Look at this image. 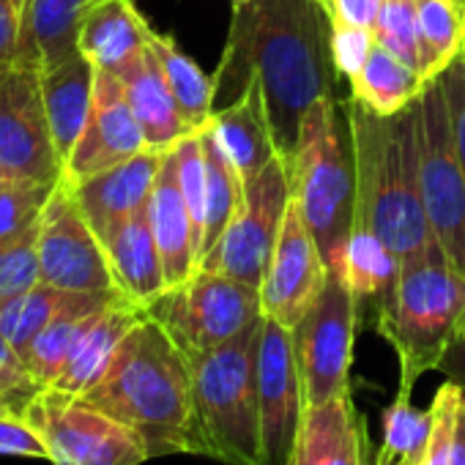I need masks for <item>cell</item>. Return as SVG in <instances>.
<instances>
[{"instance_id":"1","label":"cell","mask_w":465,"mask_h":465,"mask_svg":"<svg viewBox=\"0 0 465 465\" xmlns=\"http://www.w3.org/2000/svg\"><path fill=\"white\" fill-rule=\"evenodd\" d=\"M334 17L321 0H244L232 4L227 45L213 74V110L236 102L258 80L272 134L288 162L302 118L323 96H337Z\"/></svg>"},{"instance_id":"2","label":"cell","mask_w":465,"mask_h":465,"mask_svg":"<svg viewBox=\"0 0 465 465\" xmlns=\"http://www.w3.org/2000/svg\"><path fill=\"white\" fill-rule=\"evenodd\" d=\"M83 400L137 432L148 457L200 454L192 361L151 315L126 334L113 364Z\"/></svg>"},{"instance_id":"3","label":"cell","mask_w":465,"mask_h":465,"mask_svg":"<svg viewBox=\"0 0 465 465\" xmlns=\"http://www.w3.org/2000/svg\"><path fill=\"white\" fill-rule=\"evenodd\" d=\"M342 110L353 156V227L378 232L400 263L438 252L419 186L416 102L391 118L353 96Z\"/></svg>"},{"instance_id":"4","label":"cell","mask_w":465,"mask_h":465,"mask_svg":"<svg viewBox=\"0 0 465 465\" xmlns=\"http://www.w3.org/2000/svg\"><path fill=\"white\" fill-rule=\"evenodd\" d=\"M378 334L397 353V391L411 394L465 334V274L440 250L400 263L391 288L378 299Z\"/></svg>"},{"instance_id":"5","label":"cell","mask_w":465,"mask_h":465,"mask_svg":"<svg viewBox=\"0 0 465 465\" xmlns=\"http://www.w3.org/2000/svg\"><path fill=\"white\" fill-rule=\"evenodd\" d=\"M263 318L230 342L192 359L200 454L224 465H266L258 397V345Z\"/></svg>"},{"instance_id":"6","label":"cell","mask_w":465,"mask_h":465,"mask_svg":"<svg viewBox=\"0 0 465 465\" xmlns=\"http://www.w3.org/2000/svg\"><path fill=\"white\" fill-rule=\"evenodd\" d=\"M288 175L291 197L302 208L329 272L337 274L353 230V156L337 96H323L304 113Z\"/></svg>"},{"instance_id":"7","label":"cell","mask_w":465,"mask_h":465,"mask_svg":"<svg viewBox=\"0 0 465 465\" xmlns=\"http://www.w3.org/2000/svg\"><path fill=\"white\" fill-rule=\"evenodd\" d=\"M145 310L189 361L230 342L263 318L258 288L200 266L186 282L167 288Z\"/></svg>"},{"instance_id":"8","label":"cell","mask_w":465,"mask_h":465,"mask_svg":"<svg viewBox=\"0 0 465 465\" xmlns=\"http://www.w3.org/2000/svg\"><path fill=\"white\" fill-rule=\"evenodd\" d=\"M419 186L432 242L465 274V170L454 145L440 80H430L416 99Z\"/></svg>"},{"instance_id":"9","label":"cell","mask_w":465,"mask_h":465,"mask_svg":"<svg viewBox=\"0 0 465 465\" xmlns=\"http://www.w3.org/2000/svg\"><path fill=\"white\" fill-rule=\"evenodd\" d=\"M23 419L47 443L53 465H140L151 460L137 432L58 389H42L23 408Z\"/></svg>"},{"instance_id":"10","label":"cell","mask_w":465,"mask_h":465,"mask_svg":"<svg viewBox=\"0 0 465 465\" xmlns=\"http://www.w3.org/2000/svg\"><path fill=\"white\" fill-rule=\"evenodd\" d=\"M359 329V299L340 274L329 272L326 288L293 334L304 408L351 391V364Z\"/></svg>"},{"instance_id":"11","label":"cell","mask_w":465,"mask_h":465,"mask_svg":"<svg viewBox=\"0 0 465 465\" xmlns=\"http://www.w3.org/2000/svg\"><path fill=\"white\" fill-rule=\"evenodd\" d=\"M291 203L288 162L277 156L252 181L244 183V200L216 247L200 261V269L227 274L261 291L280 227Z\"/></svg>"},{"instance_id":"12","label":"cell","mask_w":465,"mask_h":465,"mask_svg":"<svg viewBox=\"0 0 465 465\" xmlns=\"http://www.w3.org/2000/svg\"><path fill=\"white\" fill-rule=\"evenodd\" d=\"M39 280L74 293L118 291L102 239L80 211L72 189L61 181L45 205L36 236Z\"/></svg>"},{"instance_id":"13","label":"cell","mask_w":465,"mask_h":465,"mask_svg":"<svg viewBox=\"0 0 465 465\" xmlns=\"http://www.w3.org/2000/svg\"><path fill=\"white\" fill-rule=\"evenodd\" d=\"M0 175L58 183L64 162L55 151L39 69L15 66L0 83Z\"/></svg>"},{"instance_id":"14","label":"cell","mask_w":465,"mask_h":465,"mask_svg":"<svg viewBox=\"0 0 465 465\" xmlns=\"http://www.w3.org/2000/svg\"><path fill=\"white\" fill-rule=\"evenodd\" d=\"M326 280L329 266L323 252L302 216V208L291 197L266 277L261 282L263 315L285 329H296L323 293Z\"/></svg>"},{"instance_id":"15","label":"cell","mask_w":465,"mask_h":465,"mask_svg":"<svg viewBox=\"0 0 465 465\" xmlns=\"http://www.w3.org/2000/svg\"><path fill=\"white\" fill-rule=\"evenodd\" d=\"M258 397L266 465H291L304 413V391L291 329L263 318L258 345Z\"/></svg>"},{"instance_id":"16","label":"cell","mask_w":465,"mask_h":465,"mask_svg":"<svg viewBox=\"0 0 465 465\" xmlns=\"http://www.w3.org/2000/svg\"><path fill=\"white\" fill-rule=\"evenodd\" d=\"M143 151H148V143L126 102L121 80L110 72L96 69L91 115L72 156L64 164V181L80 183Z\"/></svg>"},{"instance_id":"17","label":"cell","mask_w":465,"mask_h":465,"mask_svg":"<svg viewBox=\"0 0 465 465\" xmlns=\"http://www.w3.org/2000/svg\"><path fill=\"white\" fill-rule=\"evenodd\" d=\"M162 156H164V151L148 148L110 170H102V173L80 181V183H66L99 239L121 219H126L134 211L148 205Z\"/></svg>"},{"instance_id":"18","label":"cell","mask_w":465,"mask_h":465,"mask_svg":"<svg viewBox=\"0 0 465 465\" xmlns=\"http://www.w3.org/2000/svg\"><path fill=\"white\" fill-rule=\"evenodd\" d=\"M291 465H367V424L351 391L304 408Z\"/></svg>"},{"instance_id":"19","label":"cell","mask_w":465,"mask_h":465,"mask_svg":"<svg viewBox=\"0 0 465 465\" xmlns=\"http://www.w3.org/2000/svg\"><path fill=\"white\" fill-rule=\"evenodd\" d=\"M148 222L153 230V239L162 255L167 288L186 282L200 263L197 252V232L178 183V162L175 151H164L153 192L148 197Z\"/></svg>"},{"instance_id":"20","label":"cell","mask_w":465,"mask_h":465,"mask_svg":"<svg viewBox=\"0 0 465 465\" xmlns=\"http://www.w3.org/2000/svg\"><path fill=\"white\" fill-rule=\"evenodd\" d=\"M145 315H148V310L129 302L126 296L110 302L107 307L94 312L88 326L83 329L80 340L74 342L61 375L47 389H58V391L74 394V397H83L85 391H91L102 381L107 367L113 364L126 334Z\"/></svg>"},{"instance_id":"21","label":"cell","mask_w":465,"mask_h":465,"mask_svg":"<svg viewBox=\"0 0 465 465\" xmlns=\"http://www.w3.org/2000/svg\"><path fill=\"white\" fill-rule=\"evenodd\" d=\"M205 129L211 132L222 153L230 159V164L236 167L244 183L280 156L269 124L263 88L258 80H252L236 102L213 110Z\"/></svg>"},{"instance_id":"22","label":"cell","mask_w":465,"mask_h":465,"mask_svg":"<svg viewBox=\"0 0 465 465\" xmlns=\"http://www.w3.org/2000/svg\"><path fill=\"white\" fill-rule=\"evenodd\" d=\"M115 288L134 304L148 307L167 291L162 255L148 222V205L121 219L102 236Z\"/></svg>"},{"instance_id":"23","label":"cell","mask_w":465,"mask_h":465,"mask_svg":"<svg viewBox=\"0 0 465 465\" xmlns=\"http://www.w3.org/2000/svg\"><path fill=\"white\" fill-rule=\"evenodd\" d=\"M151 25L132 0H99L80 25V53L99 69L121 77L148 53Z\"/></svg>"},{"instance_id":"24","label":"cell","mask_w":465,"mask_h":465,"mask_svg":"<svg viewBox=\"0 0 465 465\" xmlns=\"http://www.w3.org/2000/svg\"><path fill=\"white\" fill-rule=\"evenodd\" d=\"M39 74H42V96H45L53 143L61 162L66 164L91 115L96 66L83 53H74L72 58L50 69H42Z\"/></svg>"},{"instance_id":"25","label":"cell","mask_w":465,"mask_h":465,"mask_svg":"<svg viewBox=\"0 0 465 465\" xmlns=\"http://www.w3.org/2000/svg\"><path fill=\"white\" fill-rule=\"evenodd\" d=\"M99 0H28L15 66L50 69L80 53V25Z\"/></svg>"},{"instance_id":"26","label":"cell","mask_w":465,"mask_h":465,"mask_svg":"<svg viewBox=\"0 0 465 465\" xmlns=\"http://www.w3.org/2000/svg\"><path fill=\"white\" fill-rule=\"evenodd\" d=\"M118 80L151 151H170L181 137L192 134V129L183 124L178 113V104L151 47Z\"/></svg>"},{"instance_id":"27","label":"cell","mask_w":465,"mask_h":465,"mask_svg":"<svg viewBox=\"0 0 465 465\" xmlns=\"http://www.w3.org/2000/svg\"><path fill=\"white\" fill-rule=\"evenodd\" d=\"M121 291H110V293H77L74 302L61 310L31 342L28 353H25V367L31 372V378L47 389L53 386V381L61 375L74 342L80 340L83 329L88 326L91 315L99 312L102 307H107L110 302L121 299Z\"/></svg>"},{"instance_id":"28","label":"cell","mask_w":465,"mask_h":465,"mask_svg":"<svg viewBox=\"0 0 465 465\" xmlns=\"http://www.w3.org/2000/svg\"><path fill=\"white\" fill-rule=\"evenodd\" d=\"M424 85L427 80L413 66H408L375 42L367 64L351 80V96L370 107L375 115L391 118L408 110L421 96Z\"/></svg>"},{"instance_id":"29","label":"cell","mask_w":465,"mask_h":465,"mask_svg":"<svg viewBox=\"0 0 465 465\" xmlns=\"http://www.w3.org/2000/svg\"><path fill=\"white\" fill-rule=\"evenodd\" d=\"M148 47L153 53V58L162 66V74L170 85V94L178 104V113L183 118V124L192 132H200L211 115H213V77H208L170 36L151 31L148 36Z\"/></svg>"},{"instance_id":"30","label":"cell","mask_w":465,"mask_h":465,"mask_svg":"<svg viewBox=\"0 0 465 465\" xmlns=\"http://www.w3.org/2000/svg\"><path fill=\"white\" fill-rule=\"evenodd\" d=\"M419 74L440 77L465 50V6L460 0H416Z\"/></svg>"},{"instance_id":"31","label":"cell","mask_w":465,"mask_h":465,"mask_svg":"<svg viewBox=\"0 0 465 465\" xmlns=\"http://www.w3.org/2000/svg\"><path fill=\"white\" fill-rule=\"evenodd\" d=\"M200 137L205 153V213H203V239H200V261H203L216 247L222 232L230 227L232 216L239 213L244 200V181L205 126L200 129Z\"/></svg>"},{"instance_id":"32","label":"cell","mask_w":465,"mask_h":465,"mask_svg":"<svg viewBox=\"0 0 465 465\" xmlns=\"http://www.w3.org/2000/svg\"><path fill=\"white\" fill-rule=\"evenodd\" d=\"M397 272H400V261L394 258V252L386 247V242L378 232L367 227L351 230V239L342 255V269L337 274L345 280V285L353 291L359 302L381 299L391 288Z\"/></svg>"},{"instance_id":"33","label":"cell","mask_w":465,"mask_h":465,"mask_svg":"<svg viewBox=\"0 0 465 465\" xmlns=\"http://www.w3.org/2000/svg\"><path fill=\"white\" fill-rule=\"evenodd\" d=\"M74 291H61L53 285H34L31 291H25L23 296L6 302L0 307V331L6 334L9 345L20 353V359L25 361V353L31 348V342L36 340V334L61 312L74 302Z\"/></svg>"},{"instance_id":"34","label":"cell","mask_w":465,"mask_h":465,"mask_svg":"<svg viewBox=\"0 0 465 465\" xmlns=\"http://www.w3.org/2000/svg\"><path fill=\"white\" fill-rule=\"evenodd\" d=\"M430 435L421 465H465V397L454 381H446L427 411Z\"/></svg>"},{"instance_id":"35","label":"cell","mask_w":465,"mask_h":465,"mask_svg":"<svg viewBox=\"0 0 465 465\" xmlns=\"http://www.w3.org/2000/svg\"><path fill=\"white\" fill-rule=\"evenodd\" d=\"M58 183L0 175V244H9L39 227L45 205Z\"/></svg>"},{"instance_id":"36","label":"cell","mask_w":465,"mask_h":465,"mask_svg":"<svg viewBox=\"0 0 465 465\" xmlns=\"http://www.w3.org/2000/svg\"><path fill=\"white\" fill-rule=\"evenodd\" d=\"M430 435V416L416 411L408 391H397L383 413V446L391 454H413L421 460Z\"/></svg>"},{"instance_id":"37","label":"cell","mask_w":465,"mask_h":465,"mask_svg":"<svg viewBox=\"0 0 465 465\" xmlns=\"http://www.w3.org/2000/svg\"><path fill=\"white\" fill-rule=\"evenodd\" d=\"M375 42L391 55L419 72V34H416V0H386L372 28Z\"/></svg>"},{"instance_id":"38","label":"cell","mask_w":465,"mask_h":465,"mask_svg":"<svg viewBox=\"0 0 465 465\" xmlns=\"http://www.w3.org/2000/svg\"><path fill=\"white\" fill-rule=\"evenodd\" d=\"M36 236H39V227L9 244H0V307L42 282Z\"/></svg>"},{"instance_id":"39","label":"cell","mask_w":465,"mask_h":465,"mask_svg":"<svg viewBox=\"0 0 465 465\" xmlns=\"http://www.w3.org/2000/svg\"><path fill=\"white\" fill-rule=\"evenodd\" d=\"M331 47H334V64H337L340 77H348V83H351L367 64V58L375 47V34H372V28L348 25V23L334 20Z\"/></svg>"},{"instance_id":"40","label":"cell","mask_w":465,"mask_h":465,"mask_svg":"<svg viewBox=\"0 0 465 465\" xmlns=\"http://www.w3.org/2000/svg\"><path fill=\"white\" fill-rule=\"evenodd\" d=\"M440 88L449 104V121H451V134L454 145L465 170V55H460L440 77Z\"/></svg>"},{"instance_id":"41","label":"cell","mask_w":465,"mask_h":465,"mask_svg":"<svg viewBox=\"0 0 465 465\" xmlns=\"http://www.w3.org/2000/svg\"><path fill=\"white\" fill-rule=\"evenodd\" d=\"M0 454L50 460L47 443L23 416H0Z\"/></svg>"},{"instance_id":"42","label":"cell","mask_w":465,"mask_h":465,"mask_svg":"<svg viewBox=\"0 0 465 465\" xmlns=\"http://www.w3.org/2000/svg\"><path fill=\"white\" fill-rule=\"evenodd\" d=\"M28 0H0V64H17Z\"/></svg>"},{"instance_id":"43","label":"cell","mask_w":465,"mask_h":465,"mask_svg":"<svg viewBox=\"0 0 465 465\" xmlns=\"http://www.w3.org/2000/svg\"><path fill=\"white\" fill-rule=\"evenodd\" d=\"M386 0H329L331 17L348 25L375 28Z\"/></svg>"},{"instance_id":"44","label":"cell","mask_w":465,"mask_h":465,"mask_svg":"<svg viewBox=\"0 0 465 465\" xmlns=\"http://www.w3.org/2000/svg\"><path fill=\"white\" fill-rule=\"evenodd\" d=\"M438 372H443L446 381H454L465 397V334L446 351V356L438 364Z\"/></svg>"},{"instance_id":"45","label":"cell","mask_w":465,"mask_h":465,"mask_svg":"<svg viewBox=\"0 0 465 465\" xmlns=\"http://www.w3.org/2000/svg\"><path fill=\"white\" fill-rule=\"evenodd\" d=\"M375 465H421V460L413 454H391V451L381 449L375 457Z\"/></svg>"},{"instance_id":"46","label":"cell","mask_w":465,"mask_h":465,"mask_svg":"<svg viewBox=\"0 0 465 465\" xmlns=\"http://www.w3.org/2000/svg\"><path fill=\"white\" fill-rule=\"evenodd\" d=\"M0 416H20V411L15 408V402L9 397L0 394Z\"/></svg>"},{"instance_id":"47","label":"cell","mask_w":465,"mask_h":465,"mask_svg":"<svg viewBox=\"0 0 465 465\" xmlns=\"http://www.w3.org/2000/svg\"><path fill=\"white\" fill-rule=\"evenodd\" d=\"M15 66L12 64H0V83H4L6 77H9V72H12Z\"/></svg>"},{"instance_id":"48","label":"cell","mask_w":465,"mask_h":465,"mask_svg":"<svg viewBox=\"0 0 465 465\" xmlns=\"http://www.w3.org/2000/svg\"><path fill=\"white\" fill-rule=\"evenodd\" d=\"M232 4H244V0H232Z\"/></svg>"},{"instance_id":"49","label":"cell","mask_w":465,"mask_h":465,"mask_svg":"<svg viewBox=\"0 0 465 465\" xmlns=\"http://www.w3.org/2000/svg\"><path fill=\"white\" fill-rule=\"evenodd\" d=\"M321 4H326V6H329V0H321Z\"/></svg>"},{"instance_id":"50","label":"cell","mask_w":465,"mask_h":465,"mask_svg":"<svg viewBox=\"0 0 465 465\" xmlns=\"http://www.w3.org/2000/svg\"><path fill=\"white\" fill-rule=\"evenodd\" d=\"M460 4H462V6H465V0H460Z\"/></svg>"},{"instance_id":"51","label":"cell","mask_w":465,"mask_h":465,"mask_svg":"<svg viewBox=\"0 0 465 465\" xmlns=\"http://www.w3.org/2000/svg\"><path fill=\"white\" fill-rule=\"evenodd\" d=\"M462 55H465V50H462Z\"/></svg>"}]
</instances>
